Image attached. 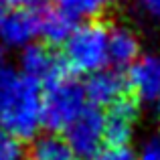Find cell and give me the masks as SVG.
Listing matches in <instances>:
<instances>
[{
  "instance_id": "11",
  "label": "cell",
  "mask_w": 160,
  "mask_h": 160,
  "mask_svg": "<svg viewBox=\"0 0 160 160\" xmlns=\"http://www.w3.org/2000/svg\"><path fill=\"white\" fill-rule=\"evenodd\" d=\"M39 24L41 37L49 45H63L71 31L75 28V20L57 6L53 8H39Z\"/></svg>"
},
{
  "instance_id": "16",
  "label": "cell",
  "mask_w": 160,
  "mask_h": 160,
  "mask_svg": "<svg viewBox=\"0 0 160 160\" xmlns=\"http://www.w3.org/2000/svg\"><path fill=\"white\" fill-rule=\"evenodd\" d=\"M138 160H160V134H152L142 142Z\"/></svg>"
},
{
  "instance_id": "7",
  "label": "cell",
  "mask_w": 160,
  "mask_h": 160,
  "mask_svg": "<svg viewBox=\"0 0 160 160\" xmlns=\"http://www.w3.org/2000/svg\"><path fill=\"white\" fill-rule=\"evenodd\" d=\"M18 71L24 73L27 77L35 79V81H51V79L59 77L61 73L69 71L65 67L61 57H57L49 47L45 45H28L20 51V59H18Z\"/></svg>"
},
{
  "instance_id": "2",
  "label": "cell",
  "mask_w": 160,
  "mask_h": 160,
  "mask_svg": "<svg viewBox=\"0 0 160 160\" xmlns=\"http://www.w3.org/2000/svg\"><path fill=\"white\" fill-rule=\"evenodd\" d=\"M63 63L71 73H95L109 63V28L99 20L75 24L63 43Z\"/></svg>"
},
{
  "instance_id": "5",
  "label": "cell",
  "mask_w": 160,
  "mask_h": 160,
  "mask_svg": "<svg viewBox=\"0 0 160 160\" xmlns=\"http://www.w3.org/2000/svg\"><path fill=\"white\" fill-rule=\"evenodd\" d=\"M41 37L39 8H14L0 2V45L10 51H22Z\"/></svg>"
},
{
  "instance_id": "6",
  "label": "cell",
  "mask_w": 160,
  "mask_h": 160,
  "mask_svg": "<svg viewBox=\"0 0 160 160\" xmlns=\"http://www.w3.org/2000/svg\"><path fill=\"white\" fill-rule=\"evenodd\" d=\"M126 87L134 102L154 103L160 98V55L144 53L128 67Z\"/></svg>"
},
{
  "instance_id": "3",
  "label": "cell",
  "mask_w": 160,
  "mask_h": 160,
  "mask_svg": "<svg viewBox=\"0 0 160 160\" xmlns=\"http://www.w3.org/2000/svg\"><path fill=\"white\" fill-rule=\"evenodd\" d=\"M87 108L85 87L65 71L45 83L43 89V128L49 132H65V128Z\"/></svg>"
},
{
  "instance_id": "14",
  "label": "cell",
  "mask_w": 160,
  "mask_h": 160,
  "mask_svg": "<svg viewBox=\"0 0 160 160\" xmlns=\"http://www.w3.org/2000/svg\"><path fill=\"white\" fill-rule=\"evenodd\" d=\"M24 156L22 140L0 128V160H24Z\"/></svg>"
},
{
  "instance_id": "17",
  "label": "cell",
  "mask_w": 160,
  "mask_h": 160,
  "mask_svg": "<svg viewBox=\"0 0 160 160\" xmlns=\"http://www.w3.org/2000/svg\"><path fill=\"white\" fill-rule=\"evenodd\" d=\"M140 12L150 20H160V0H138Z\"/></svg>"
},
{
  "instance_id": "8",
  "label": "cell",
  "mask_w": 160,
  "mask_h": 160,
  "mask_svg": "<svg viewBox=\"0 0 160 160\" xmlns=\"http://www.w3.org/2000/svg\"><path fill=\"white\" fill-rule=\"evenodd\" d=\"M85 98L93 108H112L128 95L126 77L116 69H102L89 75L85 83Z\"/></svg>"
},
{
  "instance_id": "1",
  "label": "cell",
  "mask_w": 160,
  "mask_h": 160,
  "mask_svg": "<svg viewBox=\"0 0 160 160\" xmlns=\"http://www.w3.org/2000/svg\"><path fill=\"white\" fill-rule=\"evenodd\" d=\"M0 128L18 140H31L43 128L41 83L0 63Z\"/></svg>"
},
{
  "instance_id": "10",
  "label": "cell",
  "mask_w": 160,
  "mask_h": 160,
  "mask_svg": "<svg viewBox=\"0 0 160 160\" xmlns=\"http://www.w3.org/2000/svg\"><path fill=\"white\" fill-rule=\"evenodd\" d=\"M140 57V39L128 27L109 28V63L116 67H130Z\"/></svg>"
},
{
  "instance_id": "15",
  "label": "cell",
  "mask_w": 160,
  "mask_h": 160,
  "mask_svg": "<svg viewBox=\"0 0 160 160\" xmlns=\"http://www.w3.org/2000/svg\"><path fill=\"white\" fill-rule=\"evenodd\" d=\"M91 160H138V154H134L128 146H108Z\"/></svg>"
},
{
  "instance_id": "12",
  "label": "cell",
  "mask_w": 160,
  "mask_h": 160,
  "mask_svg": "<svg viewBox=\"0 0 160 160\" xmlns=\"http://www.w3.org/2000/svg\"><path fill=\"white\" fill-rule=\"evenodd\" d=\"M28 160H81L73 154V150L67 146L65 138H59L57 134L37 138L32 144Z\"/></svg>"
},
{
  "instance_id": "18",
  "label": "cell",
  "mask_w": 160,
  "mask_h": 160,
  "mask_svg": "<svg viewBox=\"0 0 160 160\" xmlns=\"http://www.w3.org/2000/svg\"><path fill=\"white\" fill-rule=\"evenodd\" d=\"M0 2L14 8H39L43 0H0Z\"/></svg>"
},
{
  "instance_id": "4",
  "label": "cell",
  "mask_w": 160,
  "mask_h": 160,
  "mask_svg": "<svg viewBox=\"0 0 160 160\" xmlns=\"http://www.w3.org/2000/svg\"><path fill=\"white\" fill-rule=\"evenodd\" d=\"M65 142L77 158H93L106 144V113L87 106L65 128Z\"/></svg>"
},
{
  "instance_id": "9",
  "label": "cell",
  "mask_w": 160,
  "mask_h": 160,
  "mask_svg": "<svg viewBox=\"0 0 160 160\" xmlns=\"http://www.w3.org/2000/svg\"><path fill=\"white\" fill-rule=\"evenodd\" d=\"M138 122V102L126 95L106 113V144L108 146H128L132 140Z\"/></svg>"
},
{
  "instance_id": "19",
  "label": "cell",
  "mask_w": 160,
  "mask_h": 160,
  "mask_svg": "<svg viewBox=\"0 0 160 160\" xmlns=\"http://www.w3.org/2000/svg\"><path fill=\"white\" fill-rule=\"evenodd\" d=\"M154 106H156V118H158V122H160V98L154 102Z\"/></svg>"
},
{
  "instance_id": "13",
  "label": "cell",
  "mask_w": 160,
  "mask_h": 160,
  "mask_svg": "<svg viewBox=\"0 0 160 160\" xmlns=\"http://www.w3.org/2000/svg\"><path fill=\"white\" fill-rule=\"evenodd\" d=\"M53 2L73 20H95L109 8L112 0H53Z\"/></svg>"
}]
</instances>
